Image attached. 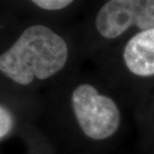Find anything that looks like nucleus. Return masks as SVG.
Listing matches in <instances>:
<instances>
[{
  "label": "nucleus",
  "mask_w": 154,
  "mask_h": 154,
  "mask_svg": "<svg viewBox=\"0 0 154 154\" xmlns=\"http://www.w3.org/2000/svg\"><path fill=\"white\" fill-rule=\"evenodd\" d=\"M67 57L64 39L37 24L24 30L12 47L0 55V70L14 82L27 85L34 78L46 79L60 71Z\"/></svg>",
  "instance_id": "nucleus-1"
},
{
  "label": "nucleus",
  "mask_w": 154,
  "mask_h": 154,
  "mask_svg": "<svg viewBox=\"0 0 154 154\" xmlns=\"http://www.w3.org/2000/svg\"><path fill=\"white\" fill-rule=\"evenodd\" d=\"M77 124L86 137L103 141L113 137L122 124V115L112 98L100 94L94 86L81 84L71 96Z\"/></svg>",
  "instance_id": "nucleus-2"
},
{
  "label": "nucleus",
  "mask_w": 154,
  "mask_h": 154,
  "mask_svg": "<svg viewBox=\"0 0 154 154\" xmlns=\"http://www.w3.org/2000/svg\"><path fill=\"white\" fill-rule=\"evenodd\" d=\"M135 25L140 30L154 28V0H109L96 17L98 32L114 39Z\"/></svg>",
  "instance_id": "nucleus-3"
},
{
  "label": "nucleus",
  "mask_w": 154,
  "mask_h": 154,
  "mask_svg": "<svg viewBox=\"0 0 154 154\" xmlns=\"http://www.w3.org/2000/svg\"><path fill=\"white\" fill-rule=\"evenodd\" d=\"M126 68L138 77L154 76V28L134 35L123 51Z\"/></svg>",
  "instance_id": "nucleus-4"
},
{
  "label": "nucleus",
  "mask_w": 154,
  "mask_h": 154,
  "mask_svg": "<svg viewBox=\"0 0 154 154\" xmlns=\"http://www.w3.org/2000/svg\"><path fill=\"white\" fill-rule=\"evenodd\" d=\"M13 116L9 110L0 105V139L6 136L13 128Z\"/></svg>",
  "instance_id": "nucleus-5"
},
{
  "label": "nucleus",
  "mask_w": 154,
  "mask_h": 154,
  "mask_svg": "<svg viewBox=\"0 0 154 154\" xmlns=\"http://www.w3.org/2000/svg\"><path fill=\"white\" fill-rule=\"evenodd\" d=\"M31 1L35 3L38 7L46 10H59L68 6L70 3L73 2V0H31Z\"/></svg>",
  "instance_id": "nucleus-6"
},
{
  "label": "nucleus",
  "mask_w": 154,
  "mask_h": 154,
  "mask_svg": "<svg viewBox=\"0 0 154 154\" xmlns=\"http://www.w3.org/2000/svg\"><path fill=\"white\" fill-rule=\"evenodd\" d=\"M140 127L143 133V140L149 145V148L154 147V120L151 121H141Z\"/></svg>",
  "instance_id": "nucleus-7"
}]
</instances>
